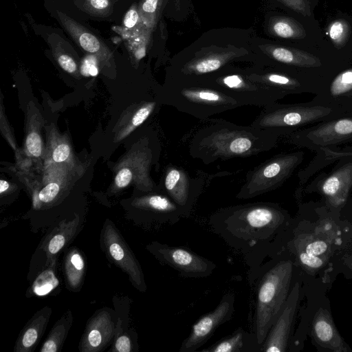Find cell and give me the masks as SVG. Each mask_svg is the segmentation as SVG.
<instances>
[{
    "label": "cell",
    "instance_id": "obj_19",
    "mask_svg": "<svg viewBox=\"0 0 352 352\" xmlns=\"http://www.w3.org/2000/svg\"><path fill=\"white\" fill-rule=\"evenodd\" d=\"M85 261L78 250L74 248L65 258V274L67 285L76 290L82 285L85 273Z\"/></svg>",
    "mask_w": 352,
    "mask_h": 352
},
{
    "label": "cell",
    "instance_id": "obj_7",
    "mask_svg": "<svg viewBox=\"0 0 352 352\" xmlns=\"http://www.w3.org/2000/svg\"><path fill=\"white\" fill-rule=\"evenodd\" d=\"M331 112V109L325 107L279 104L274 102L265 107L251 125L282 134L292 127L318 120Z\"/></svg>",
    "mask_w": 352,
    "mask_h": 352
},
{
    "label": "cell",
    "instance_id": "obj_20",
    "mask_svg": "<svg viewBox=\"0 0 352 352\" xmlns=\"http://www.w3.org/2000/svg\"><path fill=\"white\" fill-rule=\"evenodd\" d=\"M268 30L274 36L287 39H300L306 36L303 28L296 21L285 16L272 18L268 24Z\"/></svg>",
    "mask_w": 352,
    "mask_h": 352
},
{
    "label": "cell",
    "instance_id": "obj_18",
    "mask_svg": "<svg viewBox=\"0 0 352 352\" xmlns=\"http://www.w3.org/2000/svg\"><path fill=\"white\" fill-rule=\"evenodd\" d=\"M79 226V218L76 217L70 221L60 223L50 233L43 244L47 261H54L56 255L75 235Z\"/></svg>",
    "mask_w": 352,
    "mask_h": 352
},
{
    "label": "cell",
    "instance_id": "obj_41",
    "mask_svg": "<svg viewBox=\"0 0 352 352\" xmlns=\"http://www.w3.org/2000/svg\"><path fill=\"white\" fill-rule=\"evenodd\" d=\"M92 6L97 9H104L109 5L108 0H91Z\"/></svg>",
    "mask_w": 352,
    "mask_h": 352
},
{
    "label": "cell",
    "instance_id": "obj_39",
    "mask_svg": "<svg viewBox=\"0 0 352 352\" xmlns=\"http://www.w3.org/2000/svg\"><path fill=\"white\" fill-rule=\"evenodd\" d=\"M138 14L134 10H130L124 19V24L126 28H133L137 23Z\"/></svg>",
    "mask_w": 352,
    "mask_h": 352
},
{
    "label": "cell",
    "instance_id": "obj_22",
    "mask_svg": "<svg viewBox=\"0 0 352 352\" xmlns=\"http://www.w3.org/2000/svg\"><path fill=\"white\" fill-rule=\"evenodd\" d=\"M352 184V164H348L327 177L322 184V190L328 196L333 197L346 191Z\"/></svg>",
    "mask_w": 352,
    "mask_h": 352
},
{
    "label": "cell",
    "instance_id": "obj_8",
    "mask_svg": "<svg viewBox=\"0 0 352 352\" xmlns=\"http://www.w3.org/2000/svg\"><path fill=\"white\" fill-rule=\"evenodd\" d=\"M148 251L164 265L176 270L185 278H204L210 276L217 265L185 246L170 245L153 241Z\"/></svg>",
    "mask_w": 352,
    "mask_h": 352
},
{
    "label": "cell",
    "instance_id": "obj_6",
    "mask_svg": "<svg viewBox=\"0 0 352 352\" xmlns=\"http://www.w3.org/2000/svg\"><path fill=\"white\" fill-rule=\"evenodd\" d=\"M299 153L276 155L250 170L236 197L248 199L272 191L292 175L300 162Z\"/></svg>",
    "mask_w": 352,
    "mask_h": 352
},
{
    "label": "cell",
    "instance_id": "obj_33",
    "mask_svg": "<svg viewBox=\"0 0 352 352\" xmlns=\"http://www.w3.org/2000/svg\"><path fill=\"white\" fill-rule=\"evenodd\" d=\"M315 330L318 337L322 341H328L332 338L333 331L331 327L324 321L317 322Z\"/></svg>",
    "mask_w": 352,
    "mask_h": 352
},
{
    "label": "cell",
    "instance_id": "obj_27",
    "mask_svg": "<svg viewBox=\"0 0 352 352\" xmlns=\"http://www.w3.org/2000/svg\"><path fill=\"white\" fill-rule=\"evenodd\" d=\"M157 102L158 101H148L135 112L132 118V124L134 126H139L143 124L147 118H148L157 107Z\"/></svg>",
    "mask_w": 352,
    "mask_h": 352
},
{
    "label": "cell",
    "instance_id": "obj_36",
    "mask_svg": "<svg viewBox=\"0 0 352 352\" xmlns=\"http://www.w3.org/2000/svg\"><path fill=\"white\" fill-rule=\"evenodd\" d=\"M60 66L66 72L73 73L76 69V64L74 60L69 56L63 54L58 58Z\"/></svg>",
    "mask_w": 352,
    "mask_h": 352
},
{
    "label": "cell",
    "instance_id": "obj_28",
    "mask_svg": "<svg viewBox=\"0 0 352 352\" xmlns=\"http://www.w3.org/2000/svg\"><path fill=\"white\" fill-rule=\"evenodd\" d=\"M26 147L29 153L34 157H39L42 153V142L36 132L30 133L26 138Z\"/></svg>",
    "mask_w": 352,
    "mask_h": 352
},
{
    "label": "cell",
    "instance_id": "obj_1",
    "mask_svg": "<svg viewBox=\"0 0 352 352\" xmlns=\"http://www.w3.org/2000/svg\"><path fill=\"white\" fill-rule=\"evenodd\" d=\"M283 213L270 202H253L221 208L209 218L212 231L243 254L249 276L264 263L282 221Z\"/></svg>",
    "mask_w": 352,
    "mask_h": 352
},
{
    "label": "cell",
    "instance_id": "obj_9",
    "mask_svg": "<svg viewBox=\"0 0 352 352\" xmlns=\"http://www.w3.org/2000/svg\"><path fill=\"white\" fill-rule=\"evenodd\" d=\"M204 185L201 177H192L184 168L172 165L166 168L162 192L168 195L188 217Z\"/></svg>",
    "mask_w": 352,
    "mask_h": 352
},
{
    "label": "cell",
    "instance_id": "obj_35",
    "mask_svg": "<svg viewBox=\"0 0 352 352\" xmlns=\"http://www.w3.org/2000/svg\"><path fill=\"white\" fill-rule=\"evenodd\" d=\"M70 154V148L67 144H62L57 146L53 151L52 158L56 162L65 161Z\"/></svg>",
    "mask_w": 352,
    "mask_h": 352
},
{
    "label": "cell",
    "instance_id": "obj_3",
    "mask_svg": "<svg viewBox=\"0 0 352 352\" xmlns=\"http://www.w3.org/2000/svg\"><path fill=\"white\" fill-rule=\"evenodd\" d=\"M162 98L164 103L203 120L243 106L227 93L197 81L168 79Z\"/></svg>",
    "mask_w": 352,
    "mask_h": 352
},
{
    "label": "cell",
    "instance_id": "obj_31",
    "mask_svg": "<svg viewBox=\"0 0 352 352\" xmlns=\"http://www.w3.org/2000/svg\"><path fill=\"white\" fill-rule=\"evenodd\" d=\"M81 73L84 76H96L98 75V69L95 57L88 56L84 60L81 66Z\"/></svg>",
    "mask_w": 352,
    "mask_h": 352
},
{
    "label": "cell",
    "instance_id": "obj_43",
    "mask_svg": "<svg viewBox=\"0 0 352 352\" xmlns=\"http://www.w3.org/2000/svg\"><path fill=\"white\" fill-rule=\"evenodd\" d=\"M145 56V48L144 47H142L140 50H138L136 52H135V57L138 59H141L142 58H143L144 56Z\"/></svg>",
    "mask_w": 352,
    "mask_h": 352
},
{
    "label": "cell",
    "instance_id": "obj_38",
    "mask_svg": "<svg viewBox=\"0 0 352 352\" xmlns=\"http://www.w3.org/2000/svg\"><path fill=\"white\" fill-rule=\"evenodd\" d=\"M327 250V245L323 241H316L309 244L306 249L307 253L312 255H319Z\"/></svg>",
    "mask_w": 352,
    "mask_h": 352
},
{
    "label": "cell",
    "instance_id": "obj_21",
    "mask_svg": "<svg viewBox=\"0 0 352 352\" xmlns=\"http://www.w3.org/2000/svg\"><path fill=\"white\" fill-rule=\"evenodd\" d=\"M72 315L68 311L54 324L45 342L41 349V352L59 351L72 325Z\"/></svg>",
    "mask_w": 352,
    "mask_h": 352
},
{
    "label": "cell",
    "instance_id": "obj_37",
    "mask_svg": "<svg viewBox=\"0 0 352 352\" xmlns=\"http://www.w3.org/2000/svg\"><path fill=\"white\" fill-rule=\"evenodd\" d=\"M301 261L311 267H318L322 265V261L316 256L308 253H302L300 254Z\"/></svg>",
    "mask_w": 352,
    "mask_h": 352
},
{
    "label": "cell",
    "instance_id": "obj_42",
    "mask_svg": "<svg viewBox=\"0 0 352 352\" xmlns=\"http://www.w3.org/2000/svg\"><path fill=\"white\" fill-rule=\"evenodd\" d=\"M9 188V184L8 182L1 179L0 181V193L2 194L3 192H6Z\"/></svg>",
    "mask_w": 352,
    "mask_h": 352
},
{
    "label": "cell",
    "instance_id": "obj_14",
    "mask_svg": "<svg viewBox=\"0 0 352 352\" xmlns=\"http://www.w3.org/2000/svg\"><path fill=\"white\" fill-rule=\"evenodd\" d=\"M307 137L314 144L321 146L347 140L352 137V118L326 123L311 131Z\"/></svg>",
    "mask_w": 352,
    "mask_h": 352
},
{
    "label": "cell",
    "instance_id": "obj_26",
    "mask_svg": "<svg viewBox=\"0 0 352 352\" xmlns=\"http://www.w3.org/2000/svg\"><path fill=\"white\" fill-rule=\"evenodd\" d=\"M348 33L346 23L337 20L331 23L329 28V34L331 39L336 44H342L346 41Z\"/></svg>",
    "mask_w": 352,
    "mask_h": 352
},
{
    "label": "cell",
    "instance_id": "obj_29",
    "mask_svg": "<svg viewBox=\"0 0 352 352\" xmlns=\"http://www.w3.org/2000/svg\"><path fill=\"white\" fill-rule=\"evenodd\" d=\"M60 186L58 184L52 182L46 185L38 193V199L41 202L49 203L58 194Z\"/></svg>",
    "mask_w": 352,
    "mask_h": 352
},
{
    "label": "cell",
    "instance_id": "obj_34",
    "mask_svg": "<svg viewBox=\"0 0 352 352\" xmlns=\"http://www.w3.org/2000/svg\"><path fill=\"white\" fill-rule=\"evenodd\" d=\"M131 170L127 168H123L118 173L115 182L118 187L124 188L131 182Z\"/></svg>",
    "mask_w": 352,
    "mask_h": 352
},
{
    "label": "cell",
    "instance_id": "obj_23",
    "mask_svg": "<svg viewBox=\"0 0 352 352\" xmlns=\"http://www.w3.org/2000/svg\"><path fill=\"white\" fill-rule=\"evenodd\" d=\"M55 261L51 263V267L43 271L35 279L32 285V292L38 296L48 294L59 284L55 272Z\"/></svg>",
    "mask_w": 352,
    "mask_h": 352
},
{
    "label": "cell",
    "instance_id": "obj_13",
    "mask_svg": "<svg viewBox=\"0 0 352 352\" xmlns=\"http://www.w3.org/2000/svg\"><path fill=\"white\" fill-rule=\"evenodd\" d=\"M262 52L271 60L287 66L311 67L320 65V60L306 52L274 45L260 47Z\"/></svg>",
    "mask_w": 352,
    "mask_h": 352
},
{
    "label": "cell",
    "instance_id": "obj_10",
    "mask_svg": "<svg viewBox=\"0 0 352 352\" xmlns=\"http://www.w3.org/2000/svg\"><path fill=\"white\" fill-rule=\"evenodd\" d=\"M235 296L232 292L224 294L217 306L201 316L192 327L188 336L184 340L179 352L199 350L212 336L217 328L231 320L234 313Z\"/></svg>",
    "mask_w": 352,
    "mask_h": 352
},
{
    "label": "cell",
    "instance_id": "obj_25",
    "mask_svg": "<svg viewBox=\"0 0 352 352\" xmlns=\"http://www.w3.org/2000/svg\"><path fill=\"white\" fill-rule=\"evenodd\" d=\"M282 5L296 14L305 16H312L314 0H278Z\"/></svg>",
    "mask_w": 352,
    "mask_h": 352
},
{
    "label": "cell",
    "instance_id": "obj_17",
    "mask_svg": "<svg viewBox=\"0 0 352 352\" xmlns=\"http://www.w3.org/2000/svg\"><path fill=\"white\" fill-rule=\"evenodd\" d=\"M245 75L254 82L274 88L284 94L299 87V81L287 74L274 70L254 69L244 70Z\"/></svg>",
    "mask_w": 352,
    "mask_h": 352
},
{
    "label": "cell",
    "instance_id": "obj_30",
    "mask_svg": "<svg viewBox=\"0 0 352 352\" xmlns=\"http://www.w3.org/2000/svg\"><path fill=\"white\" fill-rule=\"evenodd\" d=\"M79 42L84 50L91 53L98 51L100 47L98 40L89 33L82 34Z\"/></svg>",
    "mask_w": 352,
    "mask_h": 352
},
{
    "label": "cell",
    "instance_id": "obj_2",
    "mask_svg": "<svg viewBox=\"0 0 352 352\" xmlns=\"http://www.w3.org/2000/svg\"><path fill=\"white\" fill-rule=\"evenodd\" d=\"M280 134L251 124L243 126L222 119H210L193 134L188 151L192 158L208 165L217 160L248 157L268 151Z\"/></svg>",
    "mask_w": 352,
    "mask_h": 352
},
{
    "label": "cell",
    "instance_id": "obj_40",
    "mask_svg": "<svg viewBox=\"0 0 352 352\" xmlns=\"http://www.w3.org/2000/svg\"><path fill=\"white\" fill-rule=\"evenodd\" d=\"M159 0H145L142 9L145 12L154 13L157 9Z\"/></svg>",
    "mask_w": 352,
    "mask_h": 352
},
{
    "label": "cell",
    "instance_id": "obj_4",
    "mask_svg": "<svg viewBox=\"0 0 352 352\" xmlns=\"http://www.w3.org/2000/svg\"><path fill=\"white\" fill-rule=\"evenodd\" d=\"M280 265L263 263L250 276L251 284H256V305L250 332L258 351L265 341L276 319L280 306L283 272Z\"/></svg>",
    "mask_w": 352,
    "mask_h": 352
},
{
    "label": "cell",
    "instance_id": "obj_32",
    "mask_svg": "<svg viewBox=\"0 0 352 352\" xmlns=\"http://www.w3.org/2000/svg\"><path fill=\"white\" fill-rule=\"evenodd\" d=\"M111 351L117 352H131L132 351V345L130 338L126 335L118 336Z\"/></svg>",
    "mask_w": 352,
    "mask_h": 352
},
{
    "label": "cell",
    "instance_id": "obj_5",
    "mask_svg": "<svg viewBox=\"0 0 352 352\" xmlns=\"http://www.w3.org/2000/svg\"><path fill=\"white\" fill-rule=\"evenodd\" d=\"M191 81L214 87L236 99L243 106L265 107L285 95L274 88L253 81L243 70L226 67L211 75Z\"/></svg>",
    "mask_w": 352,
    "mask_h": 352
},
{
    "label": "cell",
    "instance_id": "obj_15",
    "mask_svg": "<svg viewBox=\"0 0 352 352\" xmlns=\"http://www.w3.org/2000/svg\"><path fill=\"white\" fill-rule=\"evenodd\" d=\"M51 309L46 307L37 311L20 335L14 351H31L40 340L50 320Z\"/></svg>",
    "mask_w": 352,
    "mask_h": 352
},
{
    "label": "cell",
    "instance_id": "obj_24",
    "mask_svg": "<svg viewBox=\"0 0 352 352\" xmlns=\"http://www.w3.org/2000/svg\"><path fill=\"white\" fill-rule=\"evenodd\" d=\"M352 90V69L340 74L332 82L330 91L333 96H340Z\"/></svg>",
    "mask_w": 352,
    "mask_h": 352
},
{
    "label": "cell",
    "instance_id": "obj_12",
    "mask_svg": "<svg viewBox=\"0 0 352 352\" xmlns=\"http://www.w3.org/2000/svg\"><path fill=\"white\" fill-rule=\"evenodd\" d=\"M115 332L116 327L110 314L105 311L96 314L87 326L80 344V351H102L111 341Z\"/></svg>",
    "mask_w": 352,
    "mask_h": 352
},
{
    "label": "cell",
    "instance_id": "obj_16",
    "mask_svg": "<svg viewBox=\"0 0 352 352\" xmlns=\"http://www.w3.org/2000/svg\"><path fill=\"white\" fill-rule=\"evenodd\" d=\"M203 352H258L256 343L251 333L242 327L222 338L213 344L201 350Z\"/></svg>",
    "mask_w": 352,
    "mask_h": 352
},
{
    "label": "cell",
    "instance_id": "obj_11",
    "mask_svg": "<svg viewBox=\"0 0 352 352\" xmlns=\"http://www.w3.org/2000/svg\"><path fill=\"white\" fill-rule=\"evenodd\" d=\"M102 239L106 251L116 265L129 276L130 280L139 291L144 292L146 285L141 266L112 223L104 225Z\"/></svg>",
    "mask_w": 352,
    "mask_h": 352
}]
</instances>
